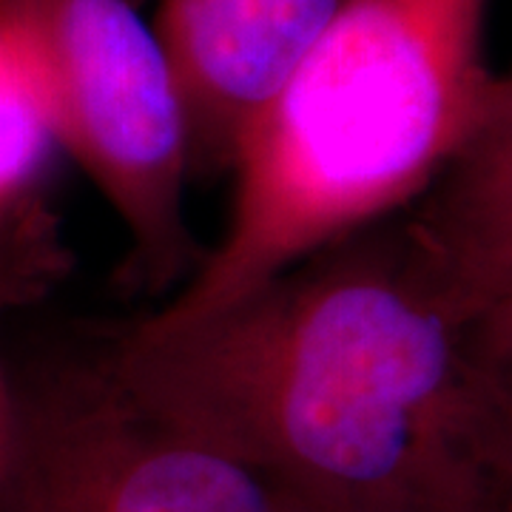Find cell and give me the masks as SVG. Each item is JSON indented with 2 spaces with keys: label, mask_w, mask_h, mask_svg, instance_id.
Instances as JSON below:
<instances>
[{
  "label": "cell",
  "mask_w": 512,
  "mask_h": 512,
  "mask_svg": "<svg viewBox=\"0 0 512 512\" xmlns=\"http://www.w3.org/2000/svg\"><path fill=\"white\" fill-rule=\"evenodd\" d=\"M55 131L128 237L126 276L165 299L200 265L188 225L194 148L154 26L128 0H0Z\"/></svg>",
  "instance_id": "cell-3"
},
{
  "label": "cell",
  "mask_w": 512,
  "mask_h": 512,
  "mask_svg": "<svg viewBox=\"0 0 512 512\" xmlns=\"http://www.w3.org/2000/svg\"><path fill=\"white\" fill-rule=\"evenodd\" d=\"M72 268L55 211L46 205L0 239V322L37 302ZM15 430V373L0 356V464Z\"/></svg>",
  "instance_id": "cell-8"
},
{
  "label": "cell",
  "mask_w": 512,
  "mask_h": 512,
  "mask_svg": "<svg viewBox=\"0 0 512 512\" xmlns=\"http://www.w3.org/2000/svg\"><path fill=\"white\" fill-rule=\"evenodd\" d=\"M12 373L0 512H276L262 478L140 402L103 345Z\"/></svg>",
  "instance_id": "cell-4"
},
{
  "label": "cell",
  "mask_w": 512,
  "mask_h": 512,
  "mask_svg": "<svg viewBox=\"0 0 512 512\" xmlns=\"http://www.w3.org/2000/svg\"><path fill=\"white\" fill-rule=\"evenodd\" d=\"M342 0H160L154 32L194 148V177L228 171L239 143L325 35Z\"/></svg>",
  "instance_id": "cell-5"
},
{
  "label": "cell",
  "mask_w": 512,
  "mask_h": 512,
  "mask_svg": "<svg viewBox=\"0 0 512 512\" xmlns=\"http://www.w3.org/2000/svg\"><path fill=\"white\" fill-rule=\"evenodd\" d=\"M128 390L274 493L365 512H501L470 359L402 214L180 325L103 336Z\"/></svg>",
  "instance_id": "cell-1"
},
{
  "label": "cell",
  "mask_w": 512,
  "mask_h": 512,
  "mask_svg": "<svg viewBox=\"0 0 512 512\" xmlns=\"http://www.w3.org/2000/svg\"><path fill=\"white\" fill-rule=\"evenodd\" d=\"M470 359L495 495L512 512V299L470 319Z\"/></svg>",
  "instance_id": "cell-9"
},
{
  "label": "cell",
  "mask_w": 512,
  "mask_h": 512,
  "mask_svg": "<svg viewBox=\"0 0 512 512\" xmlns=\"http://www.w3.org/2000/svg\"><path fill=\"white\" fill-rule=\"evenodd\" d=\"M458 316L512 299V72L493 74L476 123L436 183L402 214Z\"/></svg>",
  "instance_id": "cell-6"
},
{
  "label": "cell",
  "mask_w": 512,
  "mask_h": 512,
  "mask_svg": "<svg viewBox=\"0 0 512 512\" xmlns=\"http://www.w3.org/2000/svg\"><path fill=\"white\" fill-rule=\"evenodd\" d=\"M276 512H365V510H339V507H325V504H313L305 498H293V495L274 493Z\"/></svg>",
  "instance_id": "cell-10"
},
{
  "label": "cell",
  "mask_w": 512,
  "mask_h": 512,
  "mask_svg": "<svg viewBox=\"0 0 512 512\" xmlns=\"http://www.w3.org/2000/svg\"><path fill=\"white\" fill-rule=\"evenodd\" d=\"M490 0H342L239 143L214 248L148 322L231 305L305 256L404 214L476 123Z\"/></svg>",
  "instance_id": "cell-2"
},
{
  "label": "cell",
  "mask_w": 512,
  "mask_h": 512,
  "mask_svg": "<svg viewBox=\"0 0 512 512\" xmlns=\"http://www.w3.org/2000/svg\"><path fill=\"white\" fill-rule=\"evenodd\" d=\"M60 146L9 37L0 32V239L46 208Z\"/></svg>",
  "instance_id": "cell-7"
}]
</instances>
